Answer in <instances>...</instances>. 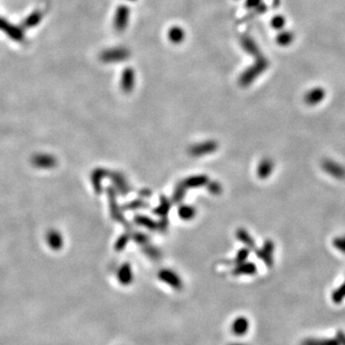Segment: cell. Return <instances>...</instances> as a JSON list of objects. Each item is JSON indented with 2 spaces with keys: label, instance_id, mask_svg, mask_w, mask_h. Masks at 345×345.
I'll use <instances>...</instances> for the list:
<instances>
[{
  "label": "cell",
  "instance_id": "cell-1",
  "mask_svg": "<svg viewBox=\"0 0 345 345\" xmlns=\"http://www.w3.org/2000/svg\"><path fill=\"white\" fill-rule=\"evenodd\" d=\"M218 150V143L213 140L204 141L201 143L195 144L188 150L190 156L194 158H200L206 155H210Z\"/></svg>",
  "mask_w": 345,
  "mask_h": 345
},
{
  "label": "cell",
  "instance_id": "cell-2",
  "mask_svg": "<svg viewBox=\"0 0 345 345\" xmlns=\"http://www.w3.org/2000/svg\"><path fill=\"white\" fill-rule=\"evenodd\" d=\"M158 278L160 281L168 285L173 289H181L183 287V283L181 278L177 273H174L172 270L163 269L158 273Z\"/></svg>",
  "mask_w": 345,
  "mask_h": 345
},
{
  "label": "cell",
  "instance_id": "cell-3",
  "mask_svg": "<svg viewBox=\"0 0 345 345\" xmlns=\"http://www.w3.org/2000/svg\"><path fill=\"white\" fill-rule=\"evenodd\" d=\"M116 195H117V192H116L115 189H114L113 187H109L108 188V196H109V200H110L111 214H112V217H113V219L115 221H117V222H119V223H121L124 226L129 228V226L127 224V221L125 220L124 216L122 214L121 208L119 207V204L116 201Z\"/></svg>",
  "mask_w": 345,
  "mask_h": 345
},
{
  "label": "cell",
  "instance_id": "cell-4",
  "mask_svg": "<svg viewBox=\"0 0 345 345\" xmlns=\"http://www.w3.org/2000/svg\"><path fill=\"white\" fill-rule=\"evenodd\" d=\"M266 61H258L254 66H251L240 78V85L242 86H248L262 72L266 69Z\"/></svg>",
  "mask_w": 345,
  "mask_h": 345
},
{
  "label": "cell",
  "instance_id": "cell-5",
  "mask_svg": "<svg viewBox=\"0 0 345 345\" xmlns=\"http://www.w3.org/2000/svg\"><path fill=\"white\" fill-rule=\"evenodd\" d=\"M322 170L326 173H328L331 176L337 179H345V168L341 165L340 163L332 160V159H325L321 164Z\"/></svg>",
  "mask_w": 345,
  "mask_h": 345
},
{
  "label": "cell",
  "instance_id": "cell-6",
  "mask_svg": "<svg viewBox=\"0 0 345 345\" xmlns=\"http://www.w3.org/2000/svg\"><path fill=\"white\" fill-rule=\"evenodd\" d=\"M230 329L236 337H244L250 329V321L244 316H236L231 323Z\"/></svg>",
  "mask_w": 345,
  "mask_h": 345
},
{
  "label": "cell",
  "instance_id": "cell-7",
  "mask_svg": "<svg viewBox=\"0 0 345 345\" xmlns=\"http://www.w3.org/2000/svg\"><path fill=\"white\" fill-rule=\"evenodd\" d=\"M0 30L3 31L6 35H8L12 40L15 42H23L24 41V33L22 29L11 24L6 19L0 17Z\"/></svg>",
  "mask_w": 345,
  "mask_h": 345
},
{
  "label": "cell",
  "instance_id": "cell-8",
  "mask_svg": "<svg viewBox=\"0 0 345 345\" xmlns=\"http://www.w3.org/2000/svg\"><path fill=\"white\" fill-rule=\"evenodd\" d=\"M129 18V9L126 5H121L115 12L114 25L116 31L122 32L128 25Z\"/></svg>",
  "mask_w": 345,
  "mask_h": 345
},
{
  "label": "cell",
  "instance_id": "cell-9",
  "mask_svg": "<svg viewBox=\"0 0 345 345\" xmlns=\"http://www.w3.org/2000/svg\"><path fill=\"white\" fill-rule=\"evenodd\" d=\"M108 177H110L113 183L115 184V190L117 193H119L122 196H126L129 194L130 190L129 183L122 173L118 172H109Z\"/></svg>",
  "mask_w": 345,
  "mask_h": 345
},
{
  "label": "cell",
  "instance_id": "cell-10",
  "mask_svg": "<svg viewBox=\"0 0 345 345\" xmlns=\"http://www.w3.org/2000/svg\"><path fill=\"white\" fill-rule=\"evenodd\" d=\"M273 252L274 244L272 240H267L263 246L256 251V255L261 259L267 267H272L273 265Z\"/></svg>",
  "mask_w": 345,
  "mask_h": 345
},
{
  "label": "cell",
  "instance_id": "cell-11",
  "mask_svg": "<svg viewBox=\"0 0 345 345\" xmlns=\"http://www.w3.org/2000/svg\"><path fill=\"white\" fill-rule=\"evenodd\" d=\"M326 96V91L322 87H314L310 89L304 95V102L308 106H316L324 100Z\"/></svg>",
  "mask_w": 345,
  "mask_h": 345
},
{
  "label": "cell",
  "instance_id": "cell-12",
  "mask_svg": "<svg viewBox=\"0 0 345 345\" xmlns=\"http://www.w3.org/2000/svg\"><path fill=\"white\" fill-rule=\"evenodd\" d=\"M134 275L129 263H124L117 272V279L122 286H129L133 281Z\"/></svg>",
  "mask_w": 345,
  "mask_h": 345
},
{
  "label": "cell",
  "instance_id": "cell-13",
  "mask_svg": "<svg viewBox=\"0 0 345 345\" xmlns=\"http://www.w3.org/2000/svg\"><path fill=\"white\" fill-rule=\"evenodd\" d=\"M128 52L125 49L116 48L107 50L102 53L101 58L105 62H118V60H122L128 57Z\"/></svg>",
  "mask_w": 345,
  "mask_h": 345
},
{
  "label": "cell",
  "instance_id": "cell-14",
  "mask_svg": "<svg viewBox=\"0 0 345 345\" xmlns=\"http://www.w3.org/2000/svg\"><path fill=\"white\" fill-rule=\"evenodd\" d=\"M121 88L125 93H129L132 91L135 84V75L132 68H126L121 77Z\"/></svg>",
  "mask_w": 345,
  "mask_h": 345
},
{
  "label": "cell",
  "instance_id": "cell-15",
  "mask_svg": "<svg viewBox=\"0 0 345 345\" xmlns=\"http://www.w3.org/2000/svg\"><path fill=\"white\" fill-rule=\"evenodd\" d=\"M274 163L271 158H264L260 161L257 167V175L261 179H267L273 172Z\"/></svg>",
  "mask_w": 345,
  "mask_h": 345
},
{
  "label": "cell",
  "instance_id": "cell-16",
  "mask_svg": "<svg viewBox=\"0 0 345 345\" xmlns=\"http://www.w3.org/2000/svg\"><path fill=\"white\" fill-rule=\"evenodd\" d=\"M209 181V178L205 174H198V175H193L189 176L186 179L182 181L184 186L187 189L189 188H199V187L206 186Z\"/></svg>",
  "mask_w": 345,
  "mask_h": 345
},
{
  "label": "cell",
  "instance_id": "cell-17",
  "mask_svg": "<svg viewBox=\"0 0 345 345\" xmlns=\"http://www.w3.org/2000/svg\"><path fill=\"white\" fill-rule=\"evenodd\" d=\"M109 172H108L107 170H105L103 168H98V169L94 170L93 172L91 173V182H92L93 188L97 194H100L102 192V182H103L104 178L108 177Z\"/></svg>",
  "mask_w": 345,
  "mask_h": 345
},
{
  "label": "cell",
  "instance_id": "cell-18",
  "mask_svg": "<svg viewBox=\"0 0 345 345\" xmlns=\"http://www.w3.org/2000/svg\"><path fill=\"white\" fill-rule=\"evenodd\" d=\"M256 273H257V267L254 263H251V262H244L242 264L236 265V268L232 272V273L236 276L253 275Z\"/></svg>",
  "mask_w": 345,
  "mask_h": 345
},
{
  "label": "cell",
  "instance_id": "cell-19",
  "mask_svg": "<svg viewBox=\"0 0 345 345\" xmlns=\"http://www.w3.org/2000/svg\"><path fill=\"white\" fill-rule=\"evenodd\" d=\"M172 207V201L168 200L165 196L160 197V201L158 206L153 210L156 215L159 217H167Z\"/></svg>",
  "mask_w": 345,
  "mask_h": 345
},
{
  "label": "cell",
  "instance_id": "cell-20",
  "mask_svg": "<svg viewBox=\"0 0 345 345\" xmlns=\"http://www.w3.org/2000/svg\"><path fill=\"white\" fill-rule=\"evenodd\" d=\"M177 213H178V216L181 220L183 221H190V220H193L195 217H196V214H197V210L194 206L192 205H189V204H182L178 207V210H177Z\"/></svg>",
  "mask_w": 345,
  "mask_h": 345
},
{
  "label": "cell",
  "instance_id": "cell-21",
  "mask_svg": "<svg viewBox=\"0 0 345 345\" xmlns=\"http://www.w3.org/2000/svg\"><path fill=\"white\" fill-rule=\"evenodd\" d=\"M133 221L136 225L144 227L148 230H153V231L158 230V223L147 216L136 215L134 217Z\"/></svg>",
  "mask_w": 345,
  "mask_h": 345
},
{
  "label": "cell",
  "instance_id": "cell-22",
  "mask_svg": "<svg viewBox=\"0 0 345 345\" xmlns=\"http://www.w3.org/2000/svg\"><path fill=\"white\" fill-rule=\"evenodd\" d=\"M236 237H237V239L240 242H242L243 244H245L247 247L252 248V249L255 248V241L250 236V234L244 229L237 230V231H236Z\"/></svg>",
  "mask_w": 345,
  "mask_h": 345
},
{
  "label": "cell",
  "instance_id": "cell-23",
  "mask_svg": "<svg viewBox=\"0 0 345 345\" xmlns=\"http://www.w3.org/2000/svg\"><path fill=\"white\" fill-rule=\"evenodd\" d=\"M42 18H43V13L41 11H36L24 19L22 25L24 28L26 29L35 27L36 25H38L41 22Z\"/></svg>",
  "mask_w": 345,
  "mask_h": 345
},
{
  "label": "cell",
  "instance_id": "cell-24",
  "mask_svg": "<svg viewBox=\"0 0 345 345\" xmlns=\"http://www.w3.org/2000/svg\"><path fill=\"white\" fill-rule=\"evenodd\" d=\"M187 188L184 186V184L181 182L177 183L176 186L174 187L173 193L172 196V202L175 204H179L181 201H183L185 195H186Z\"/></svg>",
  "mask_w": 345,
  "mask_h": 345
},
{
  "label": "cell",
  "instance_id": "cell-25",
  "mask_svg": "<svg viewBox=\"0 0 345 345\" xmlns=\"http://www.w3.org/2000/svg\"><path fill=\"white\" fill-rule=\"evenodd\" d=\"M168 38L173 43H180L185 38V33L183 29L178 26H173L168 32Z\"/></svg>",
  "mask_w": 345,
  "mask_h": 345
},
{
  "label": "cell",
  "instance_id": "cell-26",
  "mask_svg": "<svg viewBox=\"0 0 345 345\" xmlns=\"http://www.w3.org/2000/svg\"><path fill=\"white\" fill-rule=\"evenodd\" d=\"M301 345H340L336 339H306Z\"/></svg>",
  "mask_w": 345,
  "mask_h": 345
},
{
  "label": "cell",
  "instance_id": "cell-27",
  "mask_svg": "<svg viewBox=\"0 0 345 345\" xmlns=\"http://www.w3.org/2000/svg\"><path fill=\"white\" fill-rule=\"evenodd\" d=\"M147 202L144 201L143 199H135L134 201H129L123 206V210L126 211H133V210H138L142 209L147 206Z\"/></svg>",
  "mask_w": 345,
  "mask_h": 345
},
{
  "label": "cell",
  "instance_id": "cell-28",
  "mask_svg": "<svg viewBox=\"0 0 345 345\" xmlns=\"http://www.w3.org/2000/svg\"><path fill=\"white\" fill-rule=\"evenodd\" d=\"M345 299V282L336 288L332 293V300L336 304H340Z\"/></svg>",
  "mask_w": 345,
  "mask_h": 345
},
{
  "label": "cell",
  "instance_id": "cell-29",
  "mask_svg": "<svg viewBox=\"0 0 345 345\" xmlns=\"http://www.w3.org/2000/svg\"><path fill=\"white\" fill-rule=\"evenodd\" d=\"M142 249H143L144 253L151 259L158 260L161 256L159 250L154 245H151V244H145V245L142 246Z\"/></svg>",
  "mask_w": 345,
  "mask_h": 345
},
{
  "label": "cell",
  "instance_id": "cell-30",
  "mask_svg": "<svg viewBox=\"0 0 345 345\" xmlns=\"http://www.w3.org/2000/svg\"><path fill=\"white\" fill-rule=\"evenodd\" d=\"M34 162L37 166L40 167H52L53 165H55V160L52 157H37L34 159Z\"/></svg>",
  "mask_w": 345,
  "mask_h": 345
},
{
  "label": "cell",
  "instance_id": "cell-31",
  "mask_svg": "<svg viewBox=\"0 0 345 345\" xmlns=\"http://www.w3.org/2000/svg\"><path fill=\"white\" fill-rule=\"evenodd\" d=\"M129 239H130V235L129 233H124L122 234L116 241L115 243V248L116 251H122L126 248L127 244L129 243Z\"/></svg>",
  "mask_w": 345,
  "mask_h": 345
},
{
  "label": "cell",
  "instance_id": "cell-32",
  "mask_svg": "<svg viewBox=\"0 0 345 345\" xmlns=\"http://www.w3.org/2000/svg\"><path fill=\"white\" fill-rule=\"evenodd\" d=\"M130 239H132L136 244L143 246L145 244H149L150 238L148 235L144 234L142 232H133L130 236Z\"/></svg>",
  "mask_w": 345,
  "mask_h": 345
},
{
  "label": "cell",
  "instance_id": "cell-33",
  "mask_svg": "<svg viewBox=\"0 0 345 345\" xmlns=\"http://www.w3.org/2000/svg\"><path fill=\"white\" fill-rule=\"evenodd\" d=\"M249 256V249L244 247V248H241L238 252H237V255L236 257L234 259V264L236 265H239V264H242L246 261V259L248 258Z\"/></svg>",
  "mask_w": 345,
  "mask_h": 345
},
{
  "label": "cell",
  "instance_id": "cell-34",
  "mask_svg": "<svg viewBox=\"0 0 345 345\" xmlns=\"http://www.w3.org/2000/svg\"><path fill=\"white\" fill-rule=\"evenodd\" d=\"M206 186L209 193L214 196H219L223 192V186L218 181H208Z\"/></svg>",
  "mask_w": 345,
  "mask_h": 345
},
{
  "label": "cell",
  "instance_id": "cell-35",
  "mask_svg": "<svg viewBox=\"0 0 345 345\" xmlns=\"http://www.w3.org/2000/svg\"><path fill=\"white\" fill-rule=\"evenodd\" d=\"M333 245L336 249L345 254V235L336 237L333 240Z\"/></svg>",
  "mask_w": 345,
  "mask_h": 345
},
{
  "label": "cell",
  "instance_id": "cell-36",
  "mask_svg": "<svg viewBox=\"0 0 345 345\" xmlns=\"http://www.w3.org/2000/svg\"><path fill=\"white\" fill-rule=\"evenodd\" d=\"M277 42L281 45H287L288 43L292 41V35L288 33V32H283L282 34L279 35V37L277 38Z\"/></svg>",
  "mask_w": 345,
  "mask_h": 345
},
{
  "label": "cell",
  "instance_id": "cell-37",
  "mask_svg": "<svg viewBox=\"0 0 345 345\" xmlns=\"http://www.w3.org/2000/svg\"><path fill=\"white\" fill-rule=\"evenodd\" d=\"M169 228V220L167 217H160V221L158 223V230L160 232H165Z\"/></svg>",
  "mask_w": 345,
  "mask_h": 345
},
{
  "label": "cell",
  "instance_id": "cell-38",
  "mask_svg": "<svg viewBox=\"0 0 345 345\" xmlns=\"http://www.w3.org/2000/svg\"><path fill=\"white\" fill-rule=\"evenodd\" d=\"M272 25L273 28L281 29L285 25V18L283 16L277 15L272 20Z\"/></svg>",
  "mask_w": 345,
  "mask_h": 345
},
{
  "label": "cell",
  "instance_id": "cell-39",
  "mask_svg": "<svg viewBox=\"0 0 345 345\" xmlns=\"http://www.w3.org/2000/svg\"><path fill=\"white\" fill-rule=\"evenodd\" d=\"M49 238H50V239H49V243L51 244V246H55V245L60 244V238H59V236H58V234H56V233H53L52 236H50ZM58 246H59V245H58Z\"/></svg>",
  "mask_w": 345,
  "mask_h": 345
},
{
  "label": "cell",
  "instance_id": "cell-40",
  "mask_svg": "<svg viewBox=\"0 0 345 345\" xmlns=\"http://www.w3.org/2000/svg\"><path fill=\"white\" fill-rule=\"evenodd\" d=\"M336 340L340 345H345V333L343 331H338L336 334Z\"/></svg>",
  "mask_w": 345,
  "mask_h": 345
},
{
  "label": "cell",
  "instance_id": "cell-41",
  "mask_svg": "<svg viewBox=\"0 0 345 345\" xmlns=\"http://www.w3.org/2000/svg\"><path fill=\"white\" fill-rule=\"evenodd\" d=\"M139 196L141 197V199H148L152 196V192L149 189H142L139 191Z\"/></svg>",
  "mask_w": 345,
  "mask_h": 345
},
{
  "label": "cell",
  "instance_id": "cell-42",
  "mask_svg": "<svg viewBox=\"0 0 345 345\" xmlns=\"http://www.w3.org/2000/svg\"><path fill=\"white\" fill-rule=\"evenodd\" d=\"M249 345L248 344H245V343H243V342H234V343H231L230 345Z\"/></svg>",
  "mask_w": 345,
  "mask_h": 345
},
{
  "label": "cell",
  "instance_id": "cell-43",
  "mask_svg": "<svg viewBox=\"0 0 345 345\" xmlns=\"http://www.w3.org/2000/svg\"><path fill=\"white\" fill-rule=\"evenodd\" d=\"M258 3V0H248V4H252V5H255Z\"/></svg>",
  "mask_w": 345,
  "mask_h": 345
},
{
  "label": "cell",
  "instance_id": "cell-44",
  "mask_svg": "<svg viewBox=\"0 0 345 345\" xmlns=\"http://www.w3.org/2000/svg\"><path fill=\"white\" fill-rule=\"evenodd\" d=\"M129 1H134V0H129Z\"/></svg>",
  "mask_w": 345,
  "mask_h": 345
}]
</instances>
